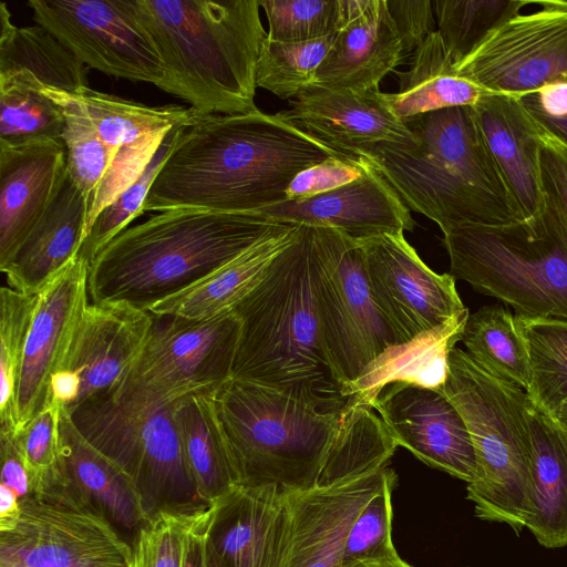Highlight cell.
<instances>
[{
    "instance_id": "6da1fadb",
    "label": "cell",
    "mask_w": 567,
    "mask_h": 567,
    "mask_svg": "<svg viewBox=\"0 0 567 567\" xmlns=\"http://www.w3.org/2000/svg\"><path fill=\"white\" fill-rule=\"evenodd\" d=\"M331 156L343 158L275 114L202 115L177 130L142 212H260L286 202L296 175Z\"/></svg>"
},
{
    "instance_id": "7a4b0ae2",
    "label": "cell",
    "mask_w": 567,
    "mask_h": 567,
    "mask_svg": "<svg viewBox=\"0 0 567 567\" xmlns=\"http://www.w3.org/2000/svg\"><path fill=\"white\" fill-rule=\"evenodd\" d=\"M231 310L239 320L231 379L323 413L342 412L349 399L321 331L312 226L302 224L297 239Z\"/></svg>"
},
{
    "instance_id": "3957f363",
    "label": "cell",
    "mask_w": 567,
    "mask_h": 567,
    "mask_svg": "<svg viewBox=\"0 0 567 567\" xmlns=\"http://www.w3.org/2000/svg\"><path fill=\"white\" fill-rule=\"evenodd\" d=\"M417 143H380L365 157L410 210L442 233L463 225L502 226L525 220L489 154L471 106L450 107L404 122Z\"/></svg>"
},
{
    "instance_id": "277c9868",
    "label": "cell",
    "mask_w": 567,
    "mask_h": 567,
    "mask_svg": "<svg viewBox=\"0 0 567 567\" xmlns=\"http://www.w3.org/2000/svg\"><path fill=\"white\" fill-rule=\"evenodd\" d=\"M281 221L259 212H159L113 238L89 265L92 302L148 311L230 261Z\"/></svg>"
},
{
    "instance_id": "5b68a950",
    "label": "cell",
    "mask_w": 567,
    "mask_h": 567,
    "mask_svg": "<svg viewBox=\"0 0 567 567\" xmlns=\"http://www.w3.org/2000/svg\"><path fill=\"white\" fill-rule=\"evenodd\" d=\"M164 63L157 87L198 115L257 111L256 64L267 33L259 0H135Z\"/></svg>"
},
{
    "instance_id": "8992f818",
    "label": "cell",
    "mask_w": 567,
    "mask_h": 567,
    "mask_svg": "<svg viewBox=\"0 0 567 567\" xmlns=\"http://www.w3.org/2000/svg\"><path fill=\"white\" fill-rule=\"evenodd\" d=\"M462 415L475 451L476 475L467 499L482 520L526 527L533 501L532 402L520 386L503 380L454 348L440 390Z\"/></svg>"
},
{
    "instance_id": "52a82bcc",
    "label": "cell",
    "mask_w": 567,
    "mask_h": 567,
    "mask_svg": "<svg viewBox=\"0 0 567 567\" xmlns=\"http://www.w3.org/2000/svg\"><path fill=\"white\" fill-rule=\"evenodd\" d=\"M239 485L316 487L341 413H323L275 390L229 379L214 393Z\"/></svg>"
},
{
    "instance_id": "ba28073f",
    "label": "cell",
    "mask_w": 567,
    "mask_h": 567,
    "mask_svg": "<svg viewBox=\"0 0 567 567\" xmlns=\"http://www.w3.org/2000/svg\"><path fill=\"white\" fill-rule=\"evenodd\" d=\"M443 235L454 279L517 317L567 319V229L549 207L523 221L463 225Z\"/></svg>"
},
{
    "instance_id": "9c48e42d",
    "label": "cell",
    "mask_w": 567,
    "mask_h": 567,
    "mask_svg": "<svg viewBox=\"0 0 567 567\" xmlns=\"http://www.w3.org/2000/svg\"><path fill=\"white\" fill-rule=\"evenodd\" d=\"M176 401L104 391L70 413L80 433L134 482L146 520L162 512L207 509L186 463L174 420Z\"/></svg>"
},
{
    "instance_id": "30bf717a",
    "label": "cell",
    "mask_w": 567,
    "mask_h": 567,
    "mask_svg": "<svg viewBox=\"0 0 567 567\" xmlns=\"http://www.w3.org/2000/svg\"><path fill=\"white\" fill-rule=\"evenodd\" d=\"M312 228L321 331L347 394L350 383L401 342L374 301L358 240L331 227Z\"/></svg>"
},
{
    "instance_id": "8fae6325",
    "label": "cell",
    "mask_w": 567,
    "mask_h": 567,
    "mask_svg": "<svg viewBox=\"0 0 567 567\" xmlns=\"http://www.w3.org/2000/svg\"><path fill=\"white\" fill-rule=\"evenodd\" d=\"M166 318L155 317L140 354L112 390L176 401L214 392L231 379L239 336L233 310L205 320Z\"/></svg>"
},
{
    "instance_id": "7c38bea8",
    "label": "cell",
    "mask_w": 567,
    "mask_h": 567,
    "mask_svg": "<svg viewBox=\"0 0 567 567\" xmlns=\"http://www.w3.org/2000/svg\"><path fill=\"white\" fill-rule=\"evenodd\" d=\"M27 4L34 22L86 66L155 86L163 80V60L135 0H29Z\"/></svg>"
},
{
    "instance_id": "4fadbf2b",
    "label": "cell",
    "mask_w": 567,
    "mask_h": 567,
    "mask_svg": "<svg viewBox=\"0 0 567 567\" xmlns=\"http://www.w3.org/2000/svg\"><path fill=\"white\" fill-rule=\"evenodd\" d=\"M538 6L492 31L455 65L456 73L491 93L516 97L567 84V1Z\"/></svg>"
},
{
    "instance_id": "5bb4252c",
    "label": "cell",
    "mask_w": 567,
    "mask_h": 567,
    "mask_svg": "<svg viewBox=\"0 0 567 567\" xmlns=\"http://www.w3.org/2000/svg\"><path fill=\"white\" fill-rule=\"evenodd\" d=\"M130 542L104 517L39 497L21 502L16 525L0 532L6 567H128Z\"/></svg>"
},
{
    "instance_id": "9a60e30c",
    "label": "cell",
    "mask_w": 567,
    "mask_h": 567,
    "mask_svg": "<svg viewBox=\"0 0 567 567\" xmlns=\"http://www.w3.org/2000/svg\"><path fill=\"white\" fill-rule=\"evenodd\" d=\"M371 292L401 344L432 331L464 311L450 274H436L404 234L358 240Z\"/></svg>"
},
{
    "instance_id": "2e32d148",
    "label": "cell",
    "mask_w": 567,
    "mask_h": 567,
    "mask_svg": "<svg viewBox=\"0 0 567 567\" xmlns=\"http://www.w3.org/2000/svg\"><path fill=\"white\" fill-rule=\"evenodd\" d=\"M63 94L90 120L114 153L113 164L92 198L85 239L100 212L142 175L167 134L202 115L190 107L147 106L90 87Z\"/></svg>"
},
{
    "instance_id": "e0dca14e",
    "label": "cell",
    "mask_w": 567,
    "mask_h": 567,
    "mask_svg": "<svg viewBox=\"0 0 567 567\" xmlns=\"http://www.w3.org/2000/svg\"><path fill=\"white\" fill-rule=\"evenodd\" d=\"M398 446L426 465L470 483L476 457L467 426L443 392L394 382L371 404Z\"/></svg>"
},
{
    "instance_id": "ac0fdd59",
    "label": "cell",
    "mask_w": 567,
    "mask_h": 567,
    "mask_svg": "<svg viewBox=\"0 0 567 567\" xmlns=\"http://www.w3.org/2000/svg\"><path fill=\"white\" fill-rule=\"evenodd\" d=\"M289 105L275 115L351 162L375 144L417 143L380 90H331L311 83Z\"/></svg>"
},
{
    "instance_id": "d6986e66",
    "label": "cell",
    "mask_w": 567,
    "mask_h": 567,
    "mask_svg": "<svg viewBox=\"0 0 567 567\" xmlns=\"http://www.w3.org/2000/svg\"><path fill=\"white\" fill-rule=\"evenodd\" d=\"M89 264L73 258L39 290L16 395L18 430L48 402L50 378L89 303Z\"/></svg>"
},
{
    "instance_id": "ffe728a7",
    "label": "cell",
    "mask_w": 567,
    "mask_h": 567,
    "mask_svg": "<svg viewBox=\"0 0 567 567\" xmlns=\"http://www.w3.org/2000/svg\"><path fill=\"white\" fill-rule=\"evenodd\" d=\"M391 471L384 466L327 486L284 491L289 524L281 567H343L350 527Z\"/></svg>"
},
{
    "instance_id": "44dd1931",
    "label": "cell",
    "mask_w": 567,
    "mask_h": 567,
    "mask_svg": "<svg viewBox=\"0 0 567 567\" xmlns=\"http://www.w3.org/2000/svg\"><path fill=\"white\" fill-rule=\"evenodd\" d=\"M154 320L148 311L124 302L86 305L54 370H69L80 377L81 393L74 408L122 381L147 340Z\"/></svg>"
},
{
    "instance_id": "7402d4cb",
    "label": "cell",
    "mask_w": 567,
    "mask_h": 567,
    "mask_svg": "<svg viewBox=\"0 0 567 567\" xmlns=\"http://www.w3.org/2000/svg\"><path fill=\"white\" fill-rule=\"evenodd\" d=\"M289 524L277 485H238L209 506L207 537L220 567H281Z\"/></svg>"
},
{
    "instance_id": "603a6c76",
    "label": "cell",
    "mask_w": 567,
    "mask_h": 567,
    "mask_svg": "<svg viewBox=\"0 0 567 567\" xmlns=\"http://www.w3.org/2000/svg\"><path fill=\"white\" fill-rule=\"evenodd\" d=\"M61 432V476L39 498L104 517L131 542L146 520L134 482L80 433L65 409Z\"/></svg>"
},
{
    "instance_id": "cb8c5ba5",
    "label": "cell",
    "mask_w": 567,
    "mask_h": 567,
    "mask_svg": "<svg viewBox=\"0 0 567 567\" xmlns=\"http://www.w3.org/2000/svg\"><path fill=\"white\" fill-rule=\"evenodd\" d=\"M332 44L317 70L315 84L331 90H379L402 62V44L386 0H338Z\"/></svg>"
},
{
    "instance_id": "d4e9b609",
    "label": "cell",
    "mask_w": 567,
    "mask_h": 567,
    "mask_svg": "<svg viewBox=\"0 0 567 567\" xmlns=\"http://www.w3.org/2000/svg\"><path fill=\"white\" fill-rule=\"evenodd\" d=\"M363 174L331 192L285 202L259 213L281 223L334 228L354 240L412 231L415 221L383 175L363 156Z\"/></svg>"
},
{
    "instance_id": "484cf974",
    "label": "cell",
    "mask_w": 567,
    "mask_h": 567,
    "mask_svg": "<svg viewBox=\"0 0 567 567\" xmlns=\"http://www.w3.org/2000/svg\"><path fill=\"white\" fill-rule=\"evenodd\" d=\"M65 176L63 142L0 148V269L42 218Z\"/></svg>"
},
{
    "instance_id": "4316f807",
    "label": "cell",
    "mask_w": 567,
    "mask_h": 567,
    "mask_svg": "<svg viewBox=\"0 0 567 567\" xmlns=\"http://www.w3.org/2000/svg\"><path fill=\"white\" fill-rule=\"evenodd\" d=\"M486 147L526 219L545 210L542 128L519 99L488 93L471 106Z\"/></svg>"
},
{
    "instance_id": "83f0119b",
    "label": "cell",
    "mask_w": 567,
    "mask_h": 567,
    "mask_svg": "<svg viewBox=\"0 0 567 567\" xmlns=\"http://www.w3.org/2000/svg\"><path fill=\"white\" fill-rule=\"evenodd\" d=\"M89 203L68 175L11 260L0 270L10 288L37 292L73 258L84 240Z\"/></svg>"
},
{
    "instance_id": "f1b7e54d",
    "label": "cell",
    "mask_w": 567,
    "mask_h": 567,
    "mask_svg": "<svg viewBox=\"0 0 567 567\" xmlns=\"http://www.w3.org/2000/svg\"><path fill=\"white\" fill-rule=\"evenodd\" d=\"M301 226L281 224L199 281L157 302L148 312L155 317L205 320L231 310L261 280L276 257L297 239Z\"/></svg>"
},
{
    "instance_id": "f546056e",
    "label": "cell",
    "mask_w": 567,
    "mask_h": 567,
    "mask_svg": "<svg viewBox=\"0 0 567 567\" xmlns=\"http://www.w3.org/2000/svg\"><path fill=\"white\" fill-rule=\"evenodd\" d=\"M468 309L446 323L415 339L394 346L373 361L359 379L347 388L346 406L371 408L379 393L389 384L405 382L441 390L449 373V358L461 341Z\"/></svg>"
},
{
    "instance_id": "4dcf8cb0",
    "label": "cell",
    "mask_w": 567,
    "mask_h": 567,
    "mask_svg": "<svg viewBox=\"0 0 567 567\" xmlns=\"http://www.w3.org/2000/svg\"><path fill=\"white\" fill-rule=\"evenodd\" d=\"M76 94L89 86L87 66L43 27H17L0 2V83Z\"/></svg>"
},
{
    "instance_id": "1f68e13d",
    "label": "cell",
    "mask_w": 567,
    "mask_h": 567,
    "mask_svg": "<svg viewBox=\"0 0 567 567\" xmlns=\"http://www.w3.org/2000/svg\"><path fill=\"white\" fill-rule=\"evenodd\" d=\"M533 501L526 528L539 545L567 546V427L532 404Z\"/></svg>"
},
{
    "instance_id": "d6a6232c",
    "label": "cell",
    "mask_w": 567,
    "mask_h": 567,
    "mask_svg": "<svg viewBox=\"0 0 567 567\" xmlns=\"http://www.w3.org/2000/svg\"><path fill=\"white\" fill-rule=\"evenodd\" d=\"M398 79V92L385 94L403 122L444 109L473 106L491 93L456 73L437 30L413 52L410 68L399 72Z\"/></svg>"
},
{
    "instance_id": "836d02e7",
    "label": "cell",
    "mask_w": 567,
    "mask_h": 567,
    "mask_svg": "<svg viewBox=\"0 0 567 567\" xmlns=\"http://www.w3.org/2000/svg\"><path fill=\"white\" fill-rule=\"evenodd\" d=\"M214 392H195L179 399L174 420L187 466L200 498L208 505L239 485L223 434Z\"/></svg>"
},
{
    "instance_id": "e575fe53",
    "label": "cell",
    "mask_w": 567,
    "mask_h": 567,
    "mask_svg": "<svg viewBox=\"0 0 567 567\" xmlns=\"http://www.w3.org/2000/svg\"><path fill=\"white\" fill-rule=\"evenodd\" d=\"M461 341L468 355L492 374L526 392L530 365L515 315L502 306H485L468 315Z\"/></svg>"
},
{
    "instance_id": "d590c367",
    "label": "cell",
    "mask_w": 567,
    "mask_h": 567,
    "mask_svg": "<svg viewBox=\"0 0 567 567\" xmlns=\"http://www.w3.org/2000/svg\"><path fill=\"white\" fill-rule=\"evenodd\" d=\"M398 445L374 410L344 406L339 431L317 486H327L386 466Z\"/></svg>"
},
{
    "instance_id": "8d00e7d4",
    "label": "cell",
    "mask_w": 567,
    "mask_h": 567,
    "mask_svg": "<svg viewBox=\"0 0 567 567\" xmlns=\"http://www.w3.org/2000/svg\"><path fill=\"white\" fill-rule=\"evenodd\" d=\"M516 317L526 341L534 406L554 414L567 399V319Z\"/></svg>"
},
{
    "instance_id": "74e56055",
    "label": "cell",
    "mask_w": 567,
    "mask_h": 567,
    "mask_svg": "<svg viewBox=\"0 0 567 567\" xmlns=\"http://www.w3.org/2000/svg\"><path fill=\"white\" fill-rule=\"evenodd\" d=\"M64 128L63 109L52 99L25 84L0 83V148L63 142Z\"/></svg>"
},
{
    "instance_id": "f35d334b",
    "label": "cell",
    "mask_w": 567,
    "mask_h": 567,
    "mask_svg": "<svg viewBox=\"0 0 567 567\" xmlns=\"http://www.w3.org/2000/svg\"><path fill=\"white\" fill-rule=\"evenodd\" d=\"M539 0H433L436 28L455 65L499 25Z\"/></svg>"
},
{
    "instance_id": "ab89813d",
    "label": "cell",
    "mask_w": 567,
    "mask_h": 567,
    "mask_svg": "<svg viewBox=\"0 0 567 567\" xmlns=\"http://www.w3.org/2000/svg\"><path fill=\"white\" fill-rule=\"evenodd\" d=\"M38 293L0 290V431L18 429L17 386Z\"/></svg>"
},
{
    "instance_id": "60d3db41",
    "label": "cell",
    "mask_w": 567,
    "mask_h": 567,
    "mask_svg": "<svg viewBox=\"0 0 567 567\" xmlns=\"http://www.w3.org/2000/svg\"><path fill=\"white\" fill-rule=\"evenodd\" d=\"M333 34L302 42L272 41L266 35L256 64V86L282 100L296 99L307 85L315 82L317 70L332 44Z\"/></svg>"
},
{
    "instance_id": "b9f144b4",
    "label": "cell",
    "mask_w": 567,
    "mask_h": 567,
    "mask_svg": "<svg viewBox=\"0 0 567 567\" xmlns=\"http://www.w3.org/2000/svg\"><path fill=\"white\" fill-rule=\"evenodd\" d=\"M56 102L65 115L63 142L66 172L89 203L114 161L113 151L100 138L90 120L61 92L39 90Z\"/></svg>"
},
{
    "instance_id": "7bdbcfd3",
    "label": "cell",
    "mask_w": 567,
    "mask_h": 567,
    "mask_svg": "<svg viewBox=\"0 0 567 567\" xmlns=\"http://www.w3.org/2000/svg\"><path fill=\"white\" fill-rule=\"evenodd\" d=\"M62 412L63 408L48 402L39 414L14 433L32 480L34 497L43 496L61 476Z\"/></svg>"
},
{
    "instance_id": "ee69618b",
    "label": "cell",
    "mask_w": 567,
    "mask_h": 567,
    "mask_svg": "<svg viewBox=\"0 0 567 567\" xmlns=\"http://www.w3.org/2000/svg\"><path fill=\"white\" fill-rule=\"evenodd\" d=\"M179 127L182 126L173 128L167 134L142 175L95 218L79 250V256L89 265L113 238L126 229L130 223L143 215L142 207L148 190L169 153Z\"/></svg>"
},
{
    "instance_id": "f6af8a7d",
    "label": "cell",
    "mask_w": 567,
    "mask_h": 567,
    "mask_svg": "<svg viewBox=\"0 0 567 567\" xmlns=\"http://www.w3.org/2000/svg\"><path fill=\"white\" fill-rule=\"evenodd\" d=\"M205 511L162 512L145 520L130 542L128 567H184L189 534Z\"/></svg>"
},
{
    "instance_id": "bcb514c9",
    "label": "cell",
    "mask_w": 567,
    "mask_h": 567,
    "mask_svg": "<svg viewBox=\"0 0 567 567\" xmlns=\"http://www.w3.org/2000/svg\"><path fill=\"white\" fill-rule=\"evenodd\" d=\"M268 22L267 38L302 42L333 34L338 28V0H261Z\"/></svg>"
},
{
    "instance_id": "7dc6e473",
    "label": "cell",
    "mask_w": 567,
    "mask_h": 567,
    "mask_svg": "<svg viewBox=\"0 0 567 567\" xmlns=\"http://www.w3.org/2000/svg\"><path fill=\"white\" fill-rule=\"evenodd\" d=\"M395 482L396 475L392 470L355 517L346 542L343 567L398 554L392 540V493Z\"/></svg>"
},
{
    "instance_id": "c3c4849f",
    "label": "cell",
    "mask_w": 567,
    "mask_h": 567,
    "mask_svg": "<svg viewBox=\"0 0 567 567\" xmlns=\"http://www.w3.org/2000/svg\"><path fill=\"white\" fill-rule=\"evenodd\" d=\"M363 174L361 158L350 162L331 156L301 171L286 190V202L307 199L337 189ZM285 203V202H284Z\"/></svg>"
},
{
    "instance_id": "681fc988",
    "label": "cell",
    "mask_w": 567,
    "mask_h": 567,
    "mask_svg": "<svg viewBox=\"0 0 567 567\" xmlns=\"http://www.w3.org/2000/svg\"><path fill=\"white\" fill-rule=\"evenodd\" d=\"M540 171L545 204L567 229V146L543 130Z\"/></svg>"
},
{
    "instance_id": "f907efd6",
    "label": "cell",
    "mask_w": 567,
    "mask_h": 567,
    "mask_svg": "<svg viewBox=\"0 0 567 567\" xmlns=\"http://www.w3.org/2000/svg\"><path fill=\"white\" fill-rule=\"evenodd\" d=\"M390 16L406 58L437 30L431 0H386Z\"/></svg>"
},
{
    "instance_id": "816d5d0a",
    "label": "cell",
    "mask_w": 567,
    "mask_h": 567,
    "mask_svg": "<svg viewBox=\"0 0 567 567\" xmlns=\"http://www.w3.org/2000/svg\"><path fill=\"white\" fill-rule=\"evenodd\" d=\"M518 99L543 131L567 146V84L546 86Z\"/></svg>"
},
{
    "instance_id": "f5cc1de1",
    "label": "cell",
    "mask_w": 567,
    "mask_h": 567,
    "mask_svg": "<svg viewBox=\"0 0 567 567\" xmlns=\"http://www.w3.org/2000/svg\"><path fill=\"white\" fill-rule=\"evenodd\" d=\"M16 432L0 431V485L11 489L20 502L34 497L32 480L18 447Z\"/></svg>"
},
{
    "instance_id": "db71d44e",
    "label": "cell",
    "mask_w": 567,
    "mask_h": 567,
    "mask_svg": "<svg viewBox=\"0 0 567 567\" xmlns=\"http://www.w3.org/2000/svg\"><path fill=\"white\" fill-rule=\"evenodd\" d=\"M209 507L193 527L186 547L184 567H220L208 542Z\"/></svg>"
},
{
    "instance_id": "11a10c76",
    "label": "cell",
    "mask_w": 567,
    "mask_h": 567,
    "mask_svg": "<svg viewBox=\"0 0 567 567\" xmlns=\"http://www.w3.org/2000/svg\"><path fill=\"white\" fill-rule=\"evenodd\" d=\"M21 514V502L9 488L0 485V532L11 529Z\"/></svg>"
},
{
    "instance_id": "9f6ffc18",
    "label": "cell",
    "mask_w": 567,
    "mask_h": 567,
    "mask_svg": "<svg viewBox=\"0 0 567 567\" xmlns=\"http://www.w3.org/2000/svg\"><path fill=\"white\" fill-rule=\"evenodd\" d=\"M348 567H412L398 554L393 556L361 560Z\"/></svg>"
},
{
    "instance_id": "6f0895ef",
    "label": "cell",
    "mask_w": 567,
    "mask_h": 567,
    "mask_svg": "<svg viewBox=\"0 0 567 567\" xmlns=\"http://www.w3.org/2000/svg\"><path fill=\"white\" fill-rule=\"evenodd\" d=\"M558 422L567 427V399L564 400L553 414Z\"/></svg>"
},
{
    "instance_id": "680465c9",
    "label": "cell",
    "mask_w": 567,
    "mask_h": 567,
    "mask_svg": "<svg viewBox=\"0 0 567 567\" xmlns=\"http://www.w3.org/2000/svg\"><path fill=\"white\" fill-rule=\"evenodd\" d=\"M0 567H6V566H3V565H0Z\"/></svg>"
}]
</instances>
